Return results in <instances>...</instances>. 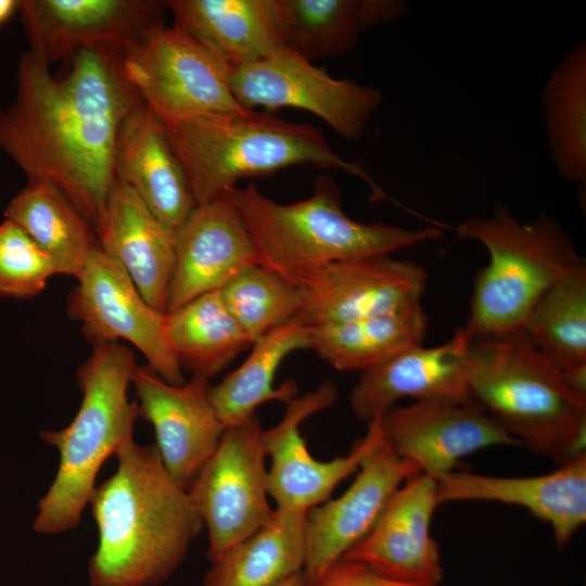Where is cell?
<instances>
[{
  "label": "cell",
  "instance_id": "obj_1",
  "mask_svg": "<svg viewBox=\"0 0 586 586\" xmlns=\"http://www.w3.org/2000/svg\"><path fill=\"white\" fill-rule=\"evenodd\" d=\"M66 76L23 51L16 95L0 109V150L27 176L54 183L95 228L116 181L120 129L143 103L126 78L122 53L77 51Z\"/></svg>",
  "mask_w": 586,
  "mask_h": 586
},
{
  "label": "cell",
  "instance_id": "obj_2",
  "mask_svg": "<svg viewBox=\"0 0 586 586\" xmlns=\"http://www.w3.org/2000/svg\"><path fill=\"white\" fill-rule=\"evenodd\" d=\"M115 473L89 499L98 547L91 586H160L184 560L204 524L189 493L165 469L155 447L131 442Z\"/></svg>",
  "mask_w": 586,
  "mask_h": 586
},
{
  "label": "cell",
  "instance_id": "obj_3",
  "mask_svg": "<svg viewBox=\"0 0 586 586\" xmlns=\"http://www.w3.org/2000/svg\"><path fill=\"white\" fill-rule=\"evenodd\" d=\"M468 386L471 399L533 454L558 466L586 454V386L522 332L471 340Z\"/></svg>",
  "mask_w": 586,
  "mask_h": 586
},
{
  "label": "cell",
  "instance_id": "obj_4",
  "mask_svg": "<svg viewBox=\"0 0 586 586\" xmlns=\"http://www.w3.org/2000/svg\"><path fill=\"white\" fill-rule=\"evenodd\" d=\"M227 194L250 233L256 263L296 288L329 263L392 254L444 237L436 226L405 229L351 218L342 209L337 183L328 175L317 177L309 198L289 204L269 199L254 183Z\"/></svg>",
  "mask_w": 586,
  "mask_h": 586
},
{
  "label": "cell",
  "instance_id": "obj_5",
  "mask_svg": "<svg viewBox=\"0 0 586 586\" xmlns=\"http://www.w3.org/2000/svg\"><path fill=\"white\" fill-rule=\"evenodd\" d=\"M163 125L196 205L226 195L242 179L303 164L346 171L367 183L373 201L387 199L359 163L336 154L323 132L309 123L246 111Z\"/></svg>",
  "mask_w": 586,
  "mask_h": 586
},
{
  "label": "cell",
  "instance_id": "obj_6",
  "mask_svg": "<svg viewBox=\"0 0 586 586\" xmlns=\"http://www.w3.org/2000/svg\"><path fill=\"white\" fill-rule=\"evenodd\" d=\"M137 364L132 351L118 342L93 344L78 370L81 404L73 421L40 437L58 449L55 477L37 506L33 528L43 535L75 528L89 504L95 479L111 456L133 442L137 402L128 387Z\"/></svg>",
  "mask_w": 586,
  "mask_h": 586
},
{
  "label": "cell",
  "instance_id": "obj_7",
  "mask_svg": "<svg viewBox=\"0 0 586 586\" xmlns=\"http://www.w3.org/2000/svg\"><path fill=\"white\" fill-rule=\"evenodd\" d=\"M456 231L489 255L475 277L463 326L471 340L522 332L540 295L583 258L555 217L540 213L520 221L504 203H496L489 216L460 221Z\"/></svg>",
  "mask_w": 586,
  "mask_h": 586
},
{
  "label": "cell",
  "instance_id": "obj_8",
  "mask_svg": "<svg viewBox=\"0 0 586 586\" xmlns=\"http://www.w3.org/2000/svg\"><path fill=\"white\" fill-rule=\"evenodd\" d=\"M123 71L163 123L245 110L230 88L232 66L189 31L161 25L122 53Z\"/></svg>",
  "mask_w": 586,
  "mask_h": 586
},
{
  "label": "cell",
  "instance_id": "obj_9",
  "mask_svg": "<svg viewBox=\"0 0 586 586\" xmlns=\"http://www.w3.org/2000/svg\"><path fill=\"white\" fill-rule=\"evenodd\" d=\"M230 88L245 110L293 107L313 113L336 133L358 142L383 102L382 91L336 79L290 49L232 67Z\"/></svg>",
  "mask_w": 586,
  "mask_h": 586
},
{
  "label": "cell",
  "instance_id": "obj_10",
  "mask_svg": "<svg viewBox=\"0 0 586 586\" xmlns=\"http://www.w3.org/2000/svg\"><path fill=\"white\" fill-rule=\"evenodd\" d=\"M257 415L226 428L187 492L208 533L212 562L270 520L266 453Z\"/></svg>",
  "mask_w": 586,
  "mask_h": 586
},
{
  "label": "cell",
  "instance_id": "obj_11",
  "mask_svg": "<svg viewBox=\"0 0 586 586\" xmlns=\"http://www.w3.org/2000/svg\"><path fill=\"white\" fill-rule=\"evenodd\" d=\"M67 301L71 319L92 343L125 340L170 384L186 382L166 339V314L150 306L127 272L98 246L76 278Z\"/></svg>",
  "mask_w": 586,
  "mask_h": 586
},
{
  "label": "cell",
  "instance_id": "obj_12",
  "mask_svg": "<svg viewBox=\"0 0 586 586\" xmlns=\"http://www.w3.org/2000/svg\"><path fill=\"white\" fill-rule=\"evenodd\" d=\"M337 396L335 384L326 381L288 402L280 421L263 430V446L271 459L267 491L277 508L307 512L327 501L334 488L356 472L365 458L383 442L380 419H377L367 423L366 435L346 456L329 461L314 458L300 428L313 415L330 408Z\"/></svg>",
  "mask_w": 586,
  "mask_h": 586
},
{
  "label": "cell",
  "instance_id": "obj_13",
  "mask_svg": "<svg viewBox=\"0 0 586 586\" xmlns=\"http://www.w3.org/2000/svg\"><path fill=\"white\" fill-rule=\"evenodd\" d=\"M426 282L422 265L391 254L332 262L297 286L298 321L314 328L384 314L420 302Z\"/></svg>",
  "mask_w": 586,
  "mask_h": 586
},
{
  "label": "cell",
  "instance_id": "obj_14",
  "mask_svg": "<svg viewBox=\"0 0 586 586\" xmlns=\"http://www.w3.org/2000/svg\"><path fill=\"white\" fill-rule=\"evenodd\" d=\"M17 10L29 49L50 65L87 47L128 50L164 25L167 1L22 0Z\"/></svg>",
  "mask_w": 586,
  "mask_h": 586
},
{
  "label": "cell",
  "instance_id": "obj_15",
  "mask_svg": "<svg viewBox=\"0 0 586 586\" xmlns=\"http://www.w3.org/2000/svg\"><path fill=\"white\" fill-rule=\"evenodd\" d=\"M384 442L436 482L464 456L491 446L519 445L474 400H419L380 419Z\"/></svg>",
  "mask_w": 586,
  "mask_h": 586
},
{
  "label": "cell",
  "instance_id": "obj_16",
  "mask_svg": "<svg viewBox=\"0 0 586 586\" xmlns=\"http://www.w3.org/2000/svg\"><path fill=\"white\" fill-rule=\"evenodd\" d=\"M131 383L138 415L153 425L165 469L187 491L226 430L209 397V380L170 384L148 365H137Z\"/></svg>",
  "mask_w": 586,
  "mask_h": 586
},
{
  "label": "cell",
  "instance_id": "obj_17",
  "mask_svg": "<svg viewBox=\"0 0 586 586\" xmlns=\"http://www.w3.org/2000/svg\"><path fill=\"white\" fill-rule=\"evenodd\" d=\"M420 473L383 440L362 461L352 485L336 499L306 512L304 571L317 584L327 570L373 527L393 493Z\"/></svg>",
  "mask_w": 586,
  "mask_h": 586
},
{
  "label": "cell",
  "instance_id": "obj_18",
  "mask_svg": "<svg viewBox=\"0 0 586 586\" xmlns=\"http://www.w3.org/2000/svg\"><path fill=\"white\" fill-rule=\"evenodd\" d=\"M437 482L418 473L390 497L370 532L342 559L359 561L394 581L437 586L444 576L431 534Z\"/></svg>",
  "mask_w": 586,
  "mask_h": 586
},
{
  "label": "cell",
  "instance_id": "obj_19",
  "mask_svg": "<svg viewBox=\"0 0 586 586\" xmlns=\"http://www.w3.org/2000/svg\"><path fill=\"white\" fill-rule=\"evenodd\" d=\"M471 337L464 327L445 343L408 347L361 372L352 390L354 416L369 423L381 419L403 398L472 400L468 386Z\"/></svg>",
  "mask_w": 586,
  "mask_h": 586
},
{
  "label": "cell",
  "instance_id": "obj_20",
  "mask_svg": "<svg viewBox=\"0 0 586 586\" xmlns=\"http://www.w3.org/2000/svg\"><path fill=\"white\" fill-rule=\"evenodd\" d=\"M174 237L166 313L219 291L243 269L257 264L250 233L228 194L195 205Z\"/></svg>",
  "mask_w": 586,
  "mask_h": 586
},
{
  "label": "cell",
  "instance_id": "obj_21",
  "mask_svg": "<svg viewBox=\"0 0 586 586\" xmlns=\"http://www.w3.org/2000/svg\"><path fill=\"white\" fill-rule=\"evenodd\" d=\"M437 504L492 501L526 509L548 523L558 548H564L586 522V454L550 473L493 476L453 471L437 481Z\"/></svg>",
  "mask_w": 586,
  "mask_h": 586
},
{
  "label": "cell",
  "instance_id": "obj_22",
  "mask_svg": "<svg viewBox=\"0 0 586 586\" xmlns=\"http://www.w3.org/2000/svg\"><path fill=\"white\" fill-rule=\"evenodd\" d=\"M94 232L100 250L120 265L145 302L166 314L175 262L174 233L118 179Z\"/></svg>",
  "mask_w": 586,
  "mask_h": 586
},
{
  "label": "cell",
  "instance_id": "obj_23",
  "mask_svg": "<svg viewBox=\"0 0 586 586\" xmlns=\"http://www.w3.org/2000/svg\"><path fill=\"white\" fill-rule=\"evenodd\" d=\"M115 176L174 234L196 205L163 123L144 104L120 129Z\"/></svg>",
  "mask_w": 586,
  "mask_h": 586
},
{
  "label": "cell",
  "instance_id": "obj_24",
  "mask_svg": "<svg viewBox=\"0 0 586 586\" xmlns=\"http://www.w3.org/2000/svg\"><path fill=\"white\" fill-rule=\"evenodd\" d=\"M167 10L232 67L285 48L281 0H169Z\"/></svg>",
  "mask_w": 586,
  "mask_h": 586
},
{
  "label": "cell",
  "instance_id": "obj_25",
  "mask_svg": "<svg viewBox=\"0 0 586 586\" xmlns=\"http://www.w3.org/2000/svg\"><path fill=\"white\" fill-rule=\"evenodd\" d=\"M428 328V315L418 302L371 317L309 328V348L339 371L362 372L423 344Z\"/></svg>",
  "mask_w": 586,
  "mask_h": 586
},
{
  "label": "cell",
  "instance_id": "obj_26",
  "mask_svg": "<svg viewBox=\"0 0 586 586\" xmlns=\"http://www.w3.org/2000/svg\"><path fill=\"white\" fill-rule=\"evenodd\" d=\"M306 512L276 508L263 527L237 543L205 574L203 586H278L304 570Z\"/></svg>",
  "mask_w": 586,
  "mask_h": 586
},
{
  "label": "cell",
  "instance_id": "obj_27",
  "mask_svg": "<svg viewBox=\"0 0 586 586\" xmlns=\"http://www.w3.org/2000/svg\"><path fill=\"white\" fill-rule=\"evenodd\" d=\"M54 262L59 275L74 277L81 272L99 246L93 227L52 182L27 179L26 186L4 211Z\"/></svg>",
  "mask_w": 586,
  "mask_h": 586
},
{
  "label": "cell",
  "instance_id": "obj_28",
  "mask_svg": "<svg viewBox=\"0 0 586 586\" xmlns=\"http://www.w3.org/2000/svg\"><path fill=\"white\" fill-rule=\"evenodd\" d=\"M309 348V327L298 320L288 322L256 340L245 360L216 385L209 397L214 408L228 428L256 415L266 402L281 400L285 404L296 397L294 380L273 386L281 362L298 349Z\"/></svg>",
  "mask_w": 586,
  "mask_h": 586
},
{
  "label": "cell",
  "instance_id": "obj_29",
  "mask_svg": "<svg viewBox=\"0 0 586 586\" xmlns=\"http://www.w3.org/2000/svg\"><path fill=\"white\" fill-rule=\"evenodd\" d=\"M165 332L181 369L207 380L253 345L219 291L203 294L166 313Z\"/></svg>",
  "mask_w": 586,
  "mask_h": 586
},
{
  "label": "cell",
  "instance_id": "obj_30",
  "mask_svg": "<svg viewBox=\"0 0 586 586\" xmlns=\"http://www.w3.org/2000/svg\"><path fill=\"white\" fill-rule=\"evenodd\" d=\"M550 158L570 182H586V41L572 47L550 72L542 91Z\"/></svg>",
  "mask_w": 586,
  "mask_h": 586
},
{
  "label": "cell",
  "instance_id": "obj_31",
  "mask_svg": "<svg viewBox=\"0 0 586 586\" xmlns=\"http://www.w3.org/2000/svg\"><path fill=\"white\" fill-rule=\"evenodd\" d=\"M524 336L563 372L586 369V262L583 257L537 300Z\"/></svg>",
  "mask_w": 586,
  "mask_h": 586
},
{
  "label": "cell",
  "instance_id": "obj_32",
  "mask_svg": "<svg viewBox=\"0 0 586 586\" xmlns=\"http://www.w3.org/2000/svg\"><path fill=\"white\" fill-rule=\"evenodd\" d=\"M285 48L309 62L353 52L372 26L369 0H281Z\"/></svg>",
  "mask_w": 586,
  "mask_h": 586
},
{
  "label": "cell",
  "instance_id": "obj_33",
  "mask_svg": "<svg viewBox=\"0 0 586 586\" xmlns=\"http://www.w3.org/2000/svg\"><path fill=\"white\" fill-rule=\"evenodd\" d=\"M229 311L253 343L270 331L298 320V288L273 271L253 264L219 290Z\"/></svg>",
  "mask_w": 586,
  "mask_h": 586
},
{
  "label": "cell",
  "instance_id": "obj_34",
  "mask_svg": "<svg viewBox=\"0 0 586 586\" xmlns=\"http://www.w3.org/2000/svg\"><path fill=\"white\" fill-rule=\"evenodd\" d=\"M59 275L51 259L16 224H0V296L30 298Z\"/></svg>",
  "mask_w": 586,
  "mask_h": 586
},
{
  "label": "cell",
  "instance_id": "obj_35",
  "mask_svg": "<svg viewBox=\"0 0 586 586\" xmlns=\"http://www.w3.org/2000/svg\"><path fill=\"white\" fill-rule=\"evenodd\" d=\"M316 586H422L385 577L367 564L340 559L322 575Z\"/></svg>",
  "mask_w": 586,
  "mask_h": 586
},
{
  "label": "cell",
  "instance_id": "obj_36",
  "mask_svg": "<svg viewBox=\"0 0 586 586\" xmlns=\"http://www.w3.org/2000/svg\"><path fill=\"white\" fill-rule=\"evenodd\" d=\"M317 584L303 570L278 586H316Z\"/></svg>",
  "mask_w": 586,
  "mask_h": 586
},
{
  "label": "cell",
  "instance_id": "obj_37",
  "mask_svg": "<svg viewBox=\"0 0 586 586\" xmlns=\"http://www.w3.org/2000/svg\"><path fill=\"white\" fill-rule=\"evenodd\" d=\"M17 9V1L0 0V24L7 21Z\"/></svg>",
  "mask_w": 586,
  "mask_h": 586
}]
</instances>
